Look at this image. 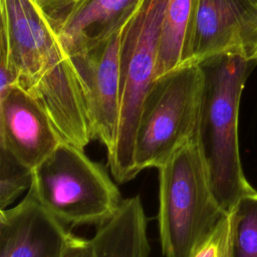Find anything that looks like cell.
I'll use <instances>...</instances> for the list:
<instances>
[{
  "mask_svg": "<svg viewBox=\"0 0 257 257\" xmlns=\"http://www.w3.org/2000/svg\"><path fill=\"white\" fill-rule=\"evenodd\" d=\"M166 3L167 0H142L121 34L118 126L114 148L107 155L110 173L120 184L137 177L135 140L144 101L156 79Z\"/></svg>",
  "mask_w": 257,
  "mask_h": 257,
  "instance_id": "3",
  "label": "cell"
},
{
  "mask_svg": "<svg viewBox=\"0 0 257 257\" xmlns=\"http://www.w3.org/2000/svg\"><path fill=\"white\" fill-rule=\"evenodd\" d=\"M33 169L24 164L10 151L0 146V208L8 205L30 188Z\"/></svg>",
  "mask_w": 257,
  "mask_h": 257,
  "instance_id": "16",
  "label": "cell"
},
{
  "mask_svg": "<svg viewBox=\"0 0 257 257\" xmlns=\"http://www.w3.org/2000/svg\"><path fill=\"white\" fill-rule=\"evenodd\" d=\"M29 190L64 225H102L118 210L120 193L82 149L60 142L33 169Z\"/></svg>",
  "mask_w": 257,
  "mask_h": 257,
  "instance_id": "4",
  "label": "cell"
},
{
  "mask_svg": "<svg viewBox=\"0 0 257 257\" xmlns=\"http://www.w3.org/2000/svg\"><path fill=\"white\" fill-rule=\"evenodd\" d=\"M200 65L204 88L197 137L215 199L227 213L244 196L256 191L242 168L238 119L242 91L257 60L220 54Z\"/></svg>",
  "mask_w": 257,
  "mask_h": 257,
  "instance_id": "1",
  "label": "cell"
},
{
  "mask_svg": "<svg viewBox=\"0 0 257 257\" xmlns=\"http://www.w3.org/2000/svg\"><path fill=\"white\" fill-rule=\"evenodd\" d=\"M204 72L190 63L155 79L144 101L134 151L137 175L159 169L197 135Z\"/></svg>",
  "mask_w": 257,
  "mask_h": 257,
  "instance_id": "5",
  "label": "cell"
},
{
  "mask_svg": "<svg viewBox=\"0 0 257 257\" xmlns=\"http://www.w3.org/2000/svg\"><path fill=\"white\" fill-rule=\"evenodd\" d=\"M49 117L23 88L0 97V146L34 169L60 143Z\"/></svg>",
  "mask_w": 257,
  "mask_h": 257,
  "instance_id": "11",
  "label": "cell"
},
{
  "mask_svg": "<svg viewBox=\"0 0 257 257\" xmlns=\"http://www.w3.org/2000/svg\"><path fill=\"white\" fill-rule=\"evenodd\" d=\"M142 0H81L52 28L69 53L111 32Z\"/></svg>",
  "mask_w": 257,
  "mask_h": 257,
  "instance_id": "12",
  "label": "cell"
},
{
  "mask_svg": "<svg viewBox=\"0 0 257 257\" xmlns=\"http://www.w3.org/2000/svg\"><path fill=\"white\" fill-rule=\"evenodd\" d=\"M0 43L8 53L17 84L28 88L63 51L57 33L35 0H0Z\"/></svg>",
  "mask_w": 257,
  "mask_h": 257,
  "instance_id": "6",
  "label": "cell"
},
{
  "mask_svg": "<svg viewBox=\"0 0 257 257\" xmlns=\"http://www.w3.org/2000/svg\"><path fill=\"white\" fill-rule=\"evenodd\" d=\"M147 216L139 196L121 201L90 239L94 257H149Z\"/></svg>",
  "mask_w": 257,
  "mask_h": 257,
  "instance_id": "13",
  "label": "cell"
},
{
  "mask_svg": "<svg viewBox=\"0 0 257 257\" xmlns=\"http://www.w3.org/2000/svg\"><path fill=\"white\" fill-rule=\"evenodd\" d=\"M53 27L81 0H35Z\"/></svg>",
  "mask_w": 257,
  "mask_h": 257,
  "instance_id": "18",
  "label": "cell"
},
{
  "mask_svg": "<svg viewBox=\"0 0 257 257\" xmlns=\"http://www.w3.org/2000/svg\"><path fill=\"white\" fill-rule=\"evenodd\" d=\"M24 90L44 109L61 142L83 150L94 140L83 80L65 47L54 64Z\"/></svg>",
  "mask_w": 257,
  "mask_h": 257,
  "instance_id": "9",
  "label": "cell"
},
{
  "mask_svg": "<svg viewBox=\"0 0 257 257\" xmlns=\"http://www.w3.org/2000/svg\"><path fill=\"white\" fill-rule=\"evenodd\" d=\"M224 214L196 135L159 168L158 224L164 257H191Z\"/></svg>",
  "mask_w": 257,
  "mask_h": 257,
  "instance_id": "2",
  "label": "cell"
},
{
  "mask_svg": "<svg viewBox=\"0 0 257 257\" xmlns=\"http://www.w3.org/2000/svg\"><path fill=\"white\" fill-rule=\"evenodd\" d=\"M73 238L29 189L20 203L0 211V257H62Z\"/></svg>",
  "mask_w": 257,
  "mask_h": 257,
  "instance_id": "10",
  "label": "cell"
},
{
  "mask_svg": "<svg viewBox=\"0 0 257 257\" xmlns=\"http://www.w3.org/2000/svg\"><path fill=\"white\" fill-rule=\"evenodd\" d=\"M127 20L120 23L107 35L70 53L83 80L94 140L105 147L107 155L114 148L117 134L119 48L121 34Z\"/></svg>",
  "mask_w": 257,
  "mask_h": 257,
  "instance_id": "7",
  "label": "cell"
},
{
  "mask_svg": "<svg viewBox=\"0 0 257 257\" xmlns=\"http://www.w3.org/2000/svg\"><path fill=\"white\" fill-rule=\"evenodd\" d=\"M62 257H94L91 241L74 236Z\"/></svg>",
  "mask_w": 257,
  "mask_h": 257,
  "instance_id": "19",
  "label": "cell"
},
{
  "mask_svg": "<svg viewBox=\"0 0 257 257\" xmlns=\"http://www.w3.org/2000/svg\"><path fill=\"white\" fill-rule=\"evenodd\" d=\"M199 0H167L164 12L156 79L191 63V47Z\"/></svg>",
  "mask_w": 257,
  "mask_h": 257,
  "instance_id": "14",
  "label": "cell"
},
{
  "mask_svg": "<svg viewBox=\"0 0 257 257\" xmlns=\"http://www.w3.org/2000/svg\"><path fill=\"white\" fill-rule=\"evenodd\" d=\"M233 228L234 215L231 210L220 218L191 257H231Z\"/></svg>",
  "mask_w": 257,
  "mask_h": 257,
  "instance_id": "17",
  "label": "cell"
},
{
  "mask_svg": "<svg viewBox=\"0 0 257 257\" xmlns=\"http://www.w3.org/2000/svg\"><path fill=\"white\" fill-rule=\"evenodd\" d=\"M253 59H255V60H257V53L255 54V56H254V58Z\"/></svg>",
  "mask_w": 257,
  "mask_h": 257,
  "instance_id": "20",
  "label": "cell"
},
{
  "mask_svg": "<svg viewBox=\"0 0 257 257\" xmlns=\"http://www.w3.org/2000/svg\"><path fill=\"white\" fill-rule=\"evenodd\" d=\"M232 211L231 257H257V191L244 196Z\"/></svg>",
  "mask_w": 257,
  "mask_h": 257,
  "instance_id": "15",
  "label": "cell"
},
{
  "mask_svg": "<svg viewBox=\"0 0 257 257\" xmlns=\"http://www.w3.org/2000/svg\"><path fill=\"white\" fill-rule=\"evenodd\" d=\"M257 53V0H199L191 63L220 54L253 59Z\"/></svg>",
  "mask_w": 257,
  "mask_h": 257,
  "instance_id": "8",
  "label": "cell"
}]
</instances>
